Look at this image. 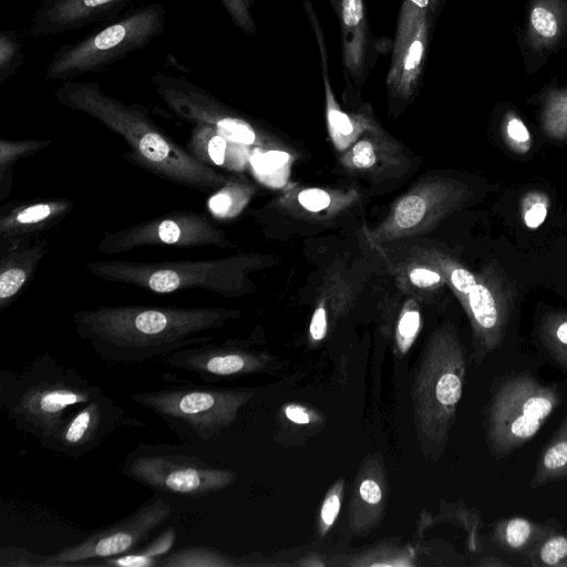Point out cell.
<instances>
[{
  "label": "cell",
  "mask_w": 567,
  "mask_h": 567,
  "mask_svg": "<svg viewBox=\"0 0 567 567\" xmlns=\"http://www.w3.org/2000/svg\"><path fill=\"white\" fill-rule=\"evenodd\" d=\"M331 6H332V9L336 11V13L339 14L340 12V1L339 0H329Z\"/></svg>",
  "instance_id": "49"
},
{
  "label": "cell",
  "mask_w": 567,
  "mask_h": 567,
  "mask_svg": "<svg viewBox=\"0 0 567 567\" xmlns=\"http://www.w3.org/2000/svg\"><path fill=\"white\" fill-rule=\"evenodd\" d=\"M51 140H6L0 141V199H6L12 189L13 169L22 158L45 150Z\"/></svg>",
  "instance_id": "31"
},
{
  "label": "cell",
  "mask_w": 567,
  "mask_h": 567,
  "mask_svg": "<svg viewBox=\"0 0 567 567\" xmlns=\"http://www.w3.org/2000/svg\"><path fill=\"white\" fill-rule=\"evenodd\" d=\"M540 124L553 140L567 138V87L547 92L543 99Z\"/></svg>",
  "instance_id": "33"
},
{
  "label": "cell",
  "mask_w": 567,
  "mask_h": 567,
  "mask_svg": "<svg viewBox=\"0 0 567 567\" xmlns=\"http://www.w3.org/2000/svg\"><path fill=\"white\" fill-rule=\"evenodd\" d=\"M70 198H40L10 203L0 212V247L43 237L73 210Z\"/></svg>",
  "instance_id": "17"
},
{
  "label": "cell",
  "mask_w": 567,
  "mask_h": 567,
  "mask_svg": "<svg viewBox=\"0 0 567 567\" xmlns=\"http://www.w3.org/2000/svg\"><path fill=\"white\" fill-rule=\"evenodd\" d=\"M120 472L155 493L195 499L208 497L235 480L233 472L166 443L140 442L125 455Z\"/></svg>",
  "instance_id": "7"
},
{
  "label": "cell",
  "mask_w": 567,
  "mask_h": 567,
  "mask_svg": "<svg viewBox=\"0 0 567 567\" xmlns=\"http://www.w3.org/2000/svg\"><path fill=\"white\" fill-rule=\"evenodd\" d=\"M514 299L509 279H505L496 265H486L476 272V280L461 306L473 330L477 363L502 344Z\"/></svg>",
  "instance_id": "14"
},
{
  "label": "cell",
  "mask_w": 567,
  "mask_h": 567,
  "mask_svg": "<svg viewBox=\"0 0 567 567\" xmlns=\"http://www.w3.org/2000/svg\"><path fill=\"white\" fill-rule=\"evenodd\" d=\"M144 427L146 423L130 414L102 390L78 405L48 437L41 447L60 455L79 458L101 446L117 429Z\"/></svg>",
  "instance_id": "13"
},
{
  "label": "cell",
  "mask_w": 567,
  "mask_h": 567,
  "mask_svg": "<svg viewBox=\"0 0 567 567\" xmlns=\"http://www.w3.org/2000/svg\"><path fill=\"white\" fill-rule=\"evenodd\" d=\"M445 0H403L394 33L392 59L402 52L411 35L423 20L440 16Z\"/></svg>",
  "instance_id": "30"
},
{
  "label": "cell",
  "mask_w": 567,
  "mask_h": 567,
  "mask_svg": "<svg viewBox=\"0 0 567 567\" xmlns=\"http://www.w3.org/2000/svg\"><path fill=\"white\" fill-rule=\"evenodd\" d=\"M233 246L226 233L206 212L178 209L106 231L96 248L101 254L111 256L142 247L225 249Z\"/></svg>",
  "instance_id": "9"
},
{
  "label": "cell",
  "mask_w": 567,
  "mask_h": 567,
  "mask_svg": "<svg viewBox=\"0 0 567 567\" xmlns=\"http://www.w3.org/2000/svg\"><path fill=\"white\" fill-rule=\"evenodd\" d=\"M25 62L24 43L18 30L0 31V84L8 82Z\"/></svg>",
  "instance_id": "37"
},
{
  "label": "cell",
  "mask_w": 567,
  "mask_h": 567,
  "mask_svg": "<svg viewBox=\"0 0 567 567\" xmlns=\"http://www.w3.org/2000/svg\"><path fill=\"white\" fill-rule=\"evenodd\" d=\"M525 557L532 566L566 567L567 536L548 530Z\"/></svg>",
  "instance_id": "36"
},
{
  "label": "cell",
  "mask_w": 567,
  "mask_h": 567,
  "mask_svg": "<svg viewBox=\"0 0 567 567\" xmlns=\"http://www.w3.org/2000/svg\"><path fill=\"white\" fill-rule=\"evenodd\" d=\"M340 509V501L337 495L329 496L323 503L321 518L327 525H331Z\"/></svg>",
  "instance_id": "46"
},
{
  "label": "cell",
  "mask_w": 567,
  "mask_h": 567,
  "mask_svg": "<svg viewBox=\"0 0 567 567\" xmlns=\"http://www.w3.org/2000/svg\"><path fill=\"white\" fill-rule=\"evenodd\" d=\"M305 8L320 51L329 134L336 148L344 152L364 133L380 126L368 114L344 112L336 101L328 76L323 32L309 0L305 1Z\"/></svg>",
  "instance_id": "20"
},
{
  "label": "cell",
  "mask_w": 567,
  "mask_h": 567,
  "mask_svg": "<svg viewBox=\"0 0 567 567\" xmlns=\"http://www.w3.org/2000/svg\"><path fill=\"white\" fill-rule=\"evenodd\" d=\"M395 275L399 285L408 292L430 295L447 286L435 250L416 251L409 262L396 268Z\"/></svg>",
  "instance_id": "25"
},
{
  "label": "cell",
  "mask_w": 567,
  "mask_h": 567,
  "mask_svg": "<svg viewBox=\"0 0 567 567\" xmlns=\"http://www.w3.org/2000/svg\"><path fill=\"white\" fill-rule=\"evenodd\" d=\"M480 566H484V567H505V566H509V564H507L506 561L502 560L498 557H493L492 556V557L484 558L480 563Z\"/></svg>",
  "instance_id": "48"
},
{
  "label": "cell",
  "mask_w": 567,
  "mask_h": 567,
  "mask_svg": "<svg viewBox=\"0 0 567 567\" xmlns=\"http://www.w3.org/2000/svg\"><path fill=\"white\" fill-rule=\"evenodd\" d=\"M258 260L249 254L202 260H93L85 270L102 281L132 286L154 293L202 290L223 297L248 290L247 275Z\"/></svg>",
  "instance_id": "4"
},
{
  "label": "cell",
  "mask_w": 567,
  "mask_h": 567,
  "mask_svg": "<svg viewBox=\"0 0 567 567\" xmlns=\"http://www.w3.org/2000/svg\"><path fill=\"white\" fill-rule=\"evenodd\" d=\"M410 164L403 146L381 127L364 133L340 158L341 167L349 174L375 181L401 175Z\"/></svg>",
  "instance_id": "18"
},
{
  "label": "cell",
  "mask_w": 567,
  "mask_h": 567,
  "mask_svg": "<svg viewBox=\"0 0 567 567\" xmlns=\"http://www.w3.org/2000/svg\"><path fill=\"white\" fill-rule=\"evenodd\" d=\"M567 477V416L560 427L539 454L532 487Z\"/></svg>",
  "instance_id": "29"
},
{
  "label": "cell",
  "mask_w": 567,
  "mask_h": 567,
  "mask_svg": "<svg viewBox=\"0 0 567 567\" xmlns=\"http://www.w3.org/2000/svg\"><path fill=\"white\" fill-rule=\"evenodd\" d=\"M437 19L435 16L420 22L402 52L391 61L386 87L394 102L410 101L419 91Z\"/></svg>",
  "instance_id": "19"
},
{
  "label": "cell",
  "mask_w": 567,
  "mask_h": 567,
  "mask_svg": "<svg viewBox=\"0 0 567 567\" xmlns=\"http://www.w3.org/2000/svg\"><path fill=\"white\" fill-rule=\"evenodd\" d=\"M247 393L190 382L138 391L130 400L153 412L184 442L207 444L235 420Z\"/></svg>",
  "instance_id": "6"
},
{
  "label": "cell",
  "mask_w": 567,
  "mask_h": 567,
  "mask_svg": "<svg viewBox=\"0 0 567 567\" xmlns=\"http://www.w3.org/2000/svg\"><path fill=\"white\" fill-rule=\"evenodd\" d=\"M102 390L45 352L19 372L1 370L0 409L17 430L40 442L51 435L78 405Z\"/></svg>",
  "instance_id": "3"
},
{
  "label": "cell",
  "mask_w": 567,
  "mask_h": 567,
  "mask_svg": "<svg viewBox=\"0 0 567 567\" xmlns=\"http://www.w3.org/2000/svg\"><path fill=\"white\" fill-rule=\"evenodd\" d=\"M156 94L182 120L213 127L241 146L268 147V136L249 117L184 76L156 72L151 76Z\"/></svg>",
  "instance_id": "11"
},
{
  "label": "cell",
  "mask_w": 567,
  "mask_h": 567,
  "mask_svg": "<svg viewBox=\"0 0 567 567\" xmlns=\"http://www.w3.org/2000/svg\"><path fill=\"white\" fill-rule=\"evenodd\" d=\"M464 183L445 177L420 181L392 205L385 218L369 230L374 245L423 235L458 209L470 197Z\"/></svg>",
  "instance_id": "10"
},
{
  "label": "cell",
  "mask_w": 567,
  "mask_h": 567,
  "mask_svg": "<svg viewBox=\"0 0 567 567\" xmlns=\"http://www.w3.org/2000/svg\"><path fill=\"white\" fill-rule=\"evenodd\" d=\"M342 62L360 85L374 61L372 35L363 0H340Z\"/></svg>",
  "instance_id": "22"
},
{
  "label": "cell",
  "mask_w": 567,
  "mask_h": 567,
  "mask_svg": "<svg viewBox=\"0 0 567 567\" xmlns=\"http://www.w3.org/2000/svg\"><path fill=\"white\" fill-rule=\"evenodd\" d=\"M547 532L535 522L514 516L495 524L493 542L506 551L526 555Z\"/></svg>",
  "instance_id": "28"
},
{
  "label": "cell",
  "mask_w": 567,
  "mask_h": 567,
  "mask_svg": "<svg viewBox=\"0 0 567 567\" xmlns=\"http://www.w3.org/2000/svg\"><path fill=\"white\" fill-rule=\"evenodd\" d=\"M560 400L555 385L543 384L528 374L505 379L494 391L488 409L486 436L492 454L501 458L528 442Z\"/></svg>",
  "instance_id": "8"
},
{
  "label": "cell",
  "mask_w": 567,
  "mask_h": 567,
  "mask_svg": "<svg viewBox=\"0 0 567 567\" xmlns=\"http://www.w3.org/2000/svg\"><path fill=\"white\" fill-rule=\"evenodd\" d=\"M166 10L161 3L131 8L104 22L84 38L58 48L49 61L45 81H68L97 73L148 47L165 29Z\"/></svg>",
  "instance_id": "5"
},
{
  "label": "cell",
  "mask_w": 567,
  "mask_h": 567,
  "mask_svg": "<svg viewBox=\"0 0 567 567\" xmlns=\"http://www.w3.org/2000/svg\"><path fill=\"white\" fill-rule=\"evenodd\" d=\"M567 41V0H529L524 43L535 55L549 54Z\"/></svg>",
  "instance_id": "23"
},
{
  "label": "cell",
  "mask_w": 567,
  "mask_h": 567,
  "mask_svg": "<svg viewBox=\"0 0 567 567\" xmlns=\"http://www.w3.org/2000/svg\"><path fill=\"white\" fill-rule=\"evenodd\" d=\"M432 346L433 361L425 396L432 426L443 435L452 423L462 396L465 362L458 340L451 330L437 332Z\"/></svg>",
  "instance_id": "15"
},
{
  "label": "cell",
  "mask_w": 567,
  "mask_h": 567,
  "mask_svg": "<svg viewBox=\"0 0 567 567\" xmlns=\"http://www.w3.org/2000/svg\"><path fill=\"white\" fill-rule=\"evenodd\" d=\"M290 159V154L281 150H267L252 156L255 171L264 176L277 175Z\"/></svg>",
  "instance_id": "42"
},
{
  "label": "cell",
  "mask_w": 567,
  "mask_h": 567,
  "mask_svg": "<svg viewBox=\"0 0 567 567\" xmlns=\"http://www.w3.org/2000/svg\"><path fill=\"white\" fill-rule=\"evenodd\" d=\"M550 199L542 190H530L520 202V213L524 224L529 229L538 228L547 217Z\"/></svg>",
  "instance_id": "39"
},
{
  "label": "cell",
  "mask_w": 567,
  "mask_h": 567,
  "mask_svg": "<svg viewBox=\"0 0 567 567\" xmlns=\"http://www.w3.org/2000/svg\"><path fill=\"white\" fill-rule=\"evenodd\" d=\"M233 563L208 546H187L169 551L158 567H223Z\"/></svg>",
  "instance_id": "34"
},
{
  "label": "cell",
  "mask_w": 567,
  "mask_h": 567,
  "mask_svg": "<svg viewBox=\"0 0 567 567\" xmlns=\"http://www.w3.org/2000/svg\"><path fill=\"white\" fill-rule=\"evenodd\" d=\"M539 334L549 354L567 372V312H551L545 316Z\"/></svg>",
  "instance_id": "35"
},
{
  "label": "cell",
  "mask_w": 567,
  "mask_h": 567,
  "mask_svg": "<svg viewBox=\"0 0 567 567\" xmlns=\"http://www.w3.org/2000/svg\"><path fill=\"white\" fill-rule=\"evenodd\" d=\"M172 506L159 493L141 504L126 517L102 527L84 539L45 555L44 567L89 566L104 558L136 549L172 515Z\"/></svg>",
  "instance_id": "12"
},
{
  "label": "cell",
  "mask_w": 567,
  "mask_h": 567,
  "mask_svg": "<svg viewBox=\"0 0 567 567\" xmlns=\"http://www.w3.org/2000/svg\"><path fill=\"white\" fill-rule=\"evenodd\" d=\"M233 22L246 34L256 35V22L251 12L254 0H219Z\"/></svg>",
  "instance_id": "40"
},
{
  "label": "cell",
  "mask_w": 567,
  "mask_h": 567,
  "mask_svg": "<svg viewBox=\"0 0 567 567\" xmlns=\"http://www.w3.org/2000/svg\"><path fill=\"white\" fill-rule=\"evenodd\" d=\"M254 190V186L248 181L229 176L226 184L209 198V210L218 218H234L246 207Z\"/></svg>",
  "instance_id": "32"
},
{
  "label": "cell",
  "mask_w": 567,
  "mask_h": 567,
  "mask_svg": "<svg viewBox=\"0 0 567 567\" xmlns=\"http://www.w3.org/2000/svg\"><path fill=\"white\" fill-rule=\"evenodd\" d=\"M286 415L289 420L299 424L309 423V415L306 411L298 406H288L286 409Z\"/></svg>",
  "instance_id": "47"
},
{
  "label": "cell",
  "mask_w": 567,
  "mask_h": 567,
  "mask_svg": "<svg viewBox=\"0 0 567 567\" xmlns=\"http://www.w3.org/2000/svg\"><path fill=\"white\" fill-rule=\"evenodd\" d=\"M45 555H40L21 547H1V567H44Z\"/></svg>",
  "instance_id": "41"
},
{
  "label": "cell",
  "mask_w": 567,
  "mask_h": 567,
  "mask_svg": "<svg viewBox=\"0 0 567 567\" xmlns=\"http://www.w3.org/2000/svg\"><path fill=\"white\" fill-rule=\"evenodd\" d=\"M358 194L352 189L343 192L340 189H324L320 187H307L291 189L281 197V205L297 214L313 220H326L336 217L342 209L349 207L357 200Z\"/></svg>",
  "instance_id": "24"
},
{
  "label": "cell",
  "mask_w": 567,
  "mask_h": 567,
  "mask_svg": "<svg viewBox=\"0 0 567 567\" xmlns=\"http://www.w3.org/2000/svg\"><path fill=\"white\" fill-rule=\"evenodd\" d=\"M420 312L413 300L406 302L398 323V336L400 342L409 344L420 329Z\"/></svg>",
  "instance_id": "43"
},
{
  "label": "cell",
  "mask_w": 567,
  "mask_h": 567,
  "mask_svg": "<svg viewBox=\"0 0 567 567\" xmlns=\"http://www.w3.org/2000/svg\"><path fill=\"white\" fill-rule=\"evenodd\" d=\"M49 250L44 237L0 247V311L28 287Z\"/></svg>",
  "instance_id": "21"
},
{
  "label": "cell",
  "mask_w": 567,
  "mask_h": 567,
  "mask_svg": "<svg viewBox=\"0 0 567 567\" xmlns=\"http://www.w3.org/2000/svg\"><path fill=\"white\" fill-rule=\"evenodd\" d=\"M566 567H567V565H566Z\"/></svg>",
  "instance_id": "50"
},
{
  "label": "cell",
  "mask_w": 567,
  "mask_h": 567,
  "mask_svg": "<svg viewBox=\"0 0 567 567\" xmlns=\"http://www.w3.org/2000/svg\"><path fill=\"white\" fill-rule=\"evenodd\" d=\"M502 136L506 146L516 154H526L532 148V135L523 120L513 111L504 116Z\"/></svg>",
  "instance_id": "38"
},
{
  "label": "cell",
  "mask_w": 567,
  "mask_h": 567,
  "mask_svg": "<svg viewBox=\"0 0 567 567\" xmlns=\"http://www.w3.org/2000/svg\"><path fill=\"white\" fill-rule=\"evenodd\" d=\"M238 311L221 307L97 306L72 312L76 336L113 364H137L210 341Z\"/></svg>",
  "instance_id": "1"
},
{
  "label": "cell",
  "mask_w": 567,
  "mask_h": 567,
  "mask_svg": "<svg viewBox=\"0 0 567 567\" xmlns=\"http://www.w3.org/2000/svg\"><path fill=\"white\" fill-rule=\"evenodd\" d=\"M328 319L327 317L315 310L311 322H310V334L313 340H321L324 338L327 332Z\"/></svg>",
  "instance_id": "44"
},
{
  "label": "cell",
  "mask_w": 567,
  "mask_h": 567,
  "mask_svg": "<svg viewBox=\"0 0 567 567\" xmlns=\"http://www.w3.org/2000/svg\"><path fill=\"white\" fill-rule=\"evenodd\" d=\"M233 144V142L225 138L213 127L193 124L186 148L193 156L207 166L213 167V165H215L237 169L230 158H233L239 167H241L244 161L228 155L227 151Z\"/></svg>",
  "instance_id": "26"
},
{
  "label": "cell",
  "mask_w": 567,
  "mask_h": 567,
  "mask_svg": "<svg viewBox=\"0 0 567 567\" xmlns=\"http://www.w3.org/2000/svg\"><path fill=\"white\" fill-rule=\"evenodd\" d=\"M177 538L174 526L164 529L157 537L136 549L115 557L104 558L91 566L103 567H158L161 560L172 551Z\"/></svg>",
  "instance_id": "27"
},
{
  "label": "cell",
  "mask_w": 567,
  "mask_h": 567,
  "mask_svg": "<svg viewBox=\"0 0 567 567\" xmlns=\"http://www.w3.org/2000/svg\"><path fill=\"white\" fill-rule=\"evenodd\" d=\"M360 495L370 504L379 503L382 496L379 485L372 480H364L361 483Z\"/></svg>",
  "instance_id": "45"
},
{
  "label": "cell",
  "mask_w": 567,
  "mask_h": 567,
  "mask_svg": "<svg viewBox=\"0 0 567 567\" xmlns=\"http://www.w3.org/2000/svg\"><path fill=\"white\" fill-rule=\"evenodd\" d=\"M54 97L60 105L94 118L122 137L128 147L123 157L164 181L215 193L229 179L165 134L144 105L105 93L99 82L64 81Z\"/></svg>",
  "instance_id": "2"
},
{
  "label": "cell",
  "mask_w": 567,
  "mask_h": 567,
  "mask_svg": "<svg viewBox=\"0 0 567 567\" xmlns=\"http://www.w3.org/2000/svg\"><path fill=\"white\" fill-rule=\"evenodd\" d=\"M135 0H42L32 16L33 38L54 37L94 23L107 22L127 10Z\"/></svg>",
  "instance_id": "16"
}]
</instances>
